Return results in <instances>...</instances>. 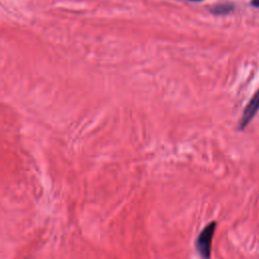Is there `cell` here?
Returning <instances> with one entry per match:
<instances>
[{"label": "cell", "instance_id": "cell-1", "mask_svg": "<svg viewBox=\"0 0 259 259\" xmlns=\"http://www.w3.org/2000/svg\"><path fill=\"white\" fill-rule=\"evenodd\" d=\"M215 228L217 223L210 222L204 227V229L199 233L198 237L195 240V249L203 258H208L210 256L211 241L213 238Z\"/></svg>", "mask_w": 259, "mask_h": 259}, {"label": "cell", "instance_id": "cell-2", "mask_svg": "<svg viewBox=\"0 0 259 259\" xmlns=\"http://www.w3.org/2000/svg\"><path fill=\"white\" fill-rule=\"evenodd\" d=\"M258 110H259V90L253 95V97L245 107L242 117L240 118V121H239L238 130L243 131L250 123V121L256 115Z\"/></svg>", "mask_w": 259, "mask_h": 259}, {"label": "cell", "instance_id": "cell-3", "mask_svg": "<svg viewBox=\"0 0 259 259\" xmlns=\"http://www.w3.org/2000/svg\"><path fill=\"white\" fill-rule=\"evenodd\" d=\"M252 4L256 7H259V0H252Z\"/></svg>", "mask_w": 259, "mask_h": 259}, {"label": "cell", "instance_id": "cell-4", "mask_svg": "<svg viewBox=\"0 0 259 259\" xmlns=\"http://www.w3.org/2000/svg\"><path fill=\"white\" fill-rule=\"evenodd\" d=\"M192 1H200V0H192Z\"/></svg>", "mask_w": 259, "mask_h": 259}]
</instances>
